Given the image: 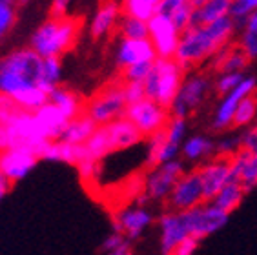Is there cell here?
Instances as JSON below:
<instances>
[{
  "label": "cell",
  "mask_w": 257,
  "mask_h": 255,
  "mask_svg": "<svg viewBox=\"0 0 257 255\" xmlns=\"http://www.w3.org/2000/svg\"><path fill=\"white\" fill-rule=\"evenodd\" d=\"M235 33L237 26L230 17L206 26H192L181 33L175 60L181 64L184 71L212 62L221 49L232 44Z\"/></svg>",
  "instance_id": "1"
},
{
  "label": "cell",
  "mask_w": 257,
  "mask_h": 255,
  "mask_svg": "<svg viewBox=\"0 0 257 255\" xmlns=\"http://www.w3.org/2000/svg\"><path fill=\"white\" fill-rule=\"evenodd\" d=\"M42 59L31 48L13 49L0 57V93L10 98L39 86Z\"/></svg>",
  "instance_id": "2"
},
{
  "label": "cell",
  "mask_w": 257,
  "mask_h": 255,
  "mask_svg": "<svg viewBox=\"0 0 257 255\" xmlns=\"http://www.w3.org/2000/svg\"><path fill=\"white\" fill-rule=\"evenodd\" d=\"M80 33V19L75 17H50L35 30L30 48L40 59H60L73 48Z\"/></svg>",
  "instance_id": "3"
},
{
  "label": "cell",
  "mask_w": 257,
  "mask_h": 255,
  "mask_svg": "<svg viewBox=\"0 0 257 255\" xmlns=\"http://www.w3.org/2000/svg\"><path fill=\"white\" fill-rule=\"evenodd\" d=\"M184 77L186 71L175 59H155L148 79L144 80L146 97L170 109L183 86Z\"/></svg>",
  "instance_id": "4"
},
{
  "label": "cell",
  "mask_w": 257,
  "mask_h": 255,
  "mask_svg": "<svg viewBox=\"0 0 257 255\" xmlns=\"http://www.w3.org/2000/svg\"><path fill=\"white\" fill-rule=\"evenodd\" d=\"M126 108H128V102L124 95V82L122 79H117L102 86L93 97L86 100L82 113L91 118L97 126H104L117 118H122Z\"/></svg>",
  "instance_id": "5"
},
{
  "label": "cell",
  "mask_w": 257,
  "mask_h": 255,
  "mask_svg": "<svg viewBox=\"0 0 257 255\" xmlns=\"http://www.w3.org/2000/svg\"><path fill=\"white\" fill-rule=\"evenodd\" d=\"M184 162L183 159H175V161L164 162L159 166L150 168L144 173L143 179V197H141V204L146 202H166V199L172 193L173 186L183 177Z\"/></svg>",
  "instance_id": "6"
},
{
  "label": "cell",
  "mask_w": 257,
  "mask_h": 255,
  "mask_svg": "<svg viewBox=\"0 0 257 255\" xmlns=\"http://www.w3.org/2000/svg\"><path fill=\"white\" fill-rule=\"evenodd\" d=\"M213 88L210 77L204 73H192L184 77V82L179 89L177 97L170 106V115L179 118H186L193 111H197L206 100L210 89Z\"/></svg>",
  "instance_id": "7"
},
{
  "label": "cell",
  "mask_w": 257,
  "mask_h": 255,
  "mask_svg": "<svg viewBox=\"0 0 257 255\" xmlns=\"http://www.w3.org/2000/svg\"><path fill=\"white\" fill-rule=\"evenodd\" d=\"M124 117L137 128L144 139H150L155 133L163 132L166 124L170 122V109L157 104L152 98H143L135 104H130L126 108Z\"/></svg>",
  "instance_id": "8"
},
{
  "label": "cell",
  "mask_w": 257,
  "mask_h": 255,
  "mask_svg": "<svg viewBox=\"0 0 257 255\" xmlns=\"http://www.w3.org/2000/svg\"><path fill=\"white\" fill-rule=\"evenodd\" d=\"M155 222L154 211L146 204L135 202L132 206L119 210L113 215V230L122 233L130 242H135L152 228Z\"/></svg>",
  "instance_id": "9"
},
{
  "label": "cell",
  "mask_w": 257,
  "mask_h": 255,
  "mask_svg": "<svg viewBox=\"0 0 257 255\" xmlns=\"http://www.w3.org/2000/svg\"><path fill=\"white\" fill-rule=\"evenodd\" d=\"M204 191L201 179H199L197 170H190L184 172L183 177L177 181V184L173 186L172 193L166 199V210L172 211H188L193 208L204 204Z\"/></svg>",
  "instance_id": "10"
},
{
  "label": "cell",
  "mask_w": 257,
  "mask_h": 255,
  "mask_svg": "<svg viewBox=\"0 0 257 255\" xmlns=\"http://www.w3.org/2000/svg\"><path fill=\"white\" fill-rule=\"evenodd\" d=\"M186 224H188L190 237L197 239L203 242L206 237L213 235L228 222L230 215L221 211L217 206H213L212 202H204L201 206L193 208V210L183 211Z\"/></svg>",
  "instance_id": "11"
},
{
  "label": "cell",
  "mask_w": 257,
  "mask_h": 255,
  "mask_svg": "<svg viewBox=\"0 0 257 255\" xmlns=\"http://www.w3.org/2000/svg\"><path fill=\"white\" fill-rule=\"evenodd\" d=\"M255 93H257L255 77L244 75V79H242L230 93L221 97V102H219V106L215 108V113H213L212 130H215V132H224L228 128H232L233 115H235V109H237L239 102H241L242 98H246Z\"/></svg>",
  "instance_id": "12"
},
{
  "label": "cell",
  "mask_w": 257,
  "mask_h": 255,
  "mask_svg": "<svg viewBox=\"0 0 257 255\" xmlns=\"http://www.w3.org/2000/svg\"><path fill=\"white\" fill-rule=\"evenodd\" d=\"M204 191V201L210 202L226 184L232 182V157L213 155L195 168Z\"/></svg>",
  "instance_id": "13"
},
{
  "label": "cell",
  "mask_w": 257,
  "mask_h": 255,
  "mask_svg": "<svg viewBox=\"0 0 257 255\" xmlns=\"http://www.w3.org/2000/svg\"><path fill=\"white\" fill-rule=\"evenodd\" d=\"M148 39L157 53V59H175L181 31L175 28L170 17L155 13L148 20Z\"/></svg>",
  "instance_id": "14"
},
{
  "label": "cell",
  "mask_w": 257,
  "mask_h": 255,
  "mask_svg": "<svg viewBox=\"0 0 257 255\" xmlns=\"http://www.w3.org/2000/svg\"><path fill=\"white\" fill-rule=\"evenodd\" d=\"M39 161V152L33 148L19 146L4 150V152H0V173L11 184H15V182L22 181L24 177L30 175Z\"/></svg>",
  "instance_id": "15"
},
{
  "label": "cell",
  "mask_w": 257,
  "mask_h": 255,
  "mask_svg": "<svg viewBox=\"0 0 257 255\" xmlns=\"http://www.w3.org/2000/svg\"><path fill=\"white\" fill-rule=\"evenodd\" d=\"M159 226V253L170 255L173 248L190 237L188 224L183 211L166 210L161 213L157 221Z\"/></svg>",
  "instance_id": "16"
},
{
  "label": "cell",
  "mask_w": 257,
  "mask_h": 255,
  "mask_svg": "<svg viewBox=\"0 0 257 255\" xmlns=\"http://www.w3.org/2000/svg\"><path fill=\"white\" fill-rule=\"evenodd\" d=\"M155 59H157V53H155L150 39H122L119 44V49H117V64H119L120 69L137 62H154Z\"/></svg>",
  "instance_id": "17"
},
{
  "label": "cell",
  "mask_w": 257,
  "mask_h": 255,
  "mask_svg": "<svg viewBox=\"0 0 257 255\" xmlns=\"http://www.w3.org/2000/svg\"><path fill=\"white\" fill-rule=\"evenodd\" d=\"M232 182H237L242 190L252 191L257 188V155L239 148L232 155Z\"/></svg>",
  "instance_id": "18"
},
{
  "label": "cell",
  "mask_w": 257,
  "mask_h": 255,
  "mask_svg": "<svg viewBox=\"0 0 257 255\" xmlns=\"http://www.w3.org/2000/svg\"><path fill=\"white\" fill-rule=\"evenodd\" d=\"M120 15H122V6L117 0H108V2H100L99 10L91 19L89 24V35L93 39H102L106 35L119 26Z\"/></svg>",
  "instance_id": "19"
},
{
  "label": "cell",
  "mask_w": 257,
  "mask_h": 255,
  "mask_svg": "<svg viewBox=\"0 0 257 255\" xmlns=\"http://www.w3.org/2000/svg\"><path fill=\"white\" fill-rule=\"evenodd\" d=\"M106 130H108L109 135V143H111V148L115 152H122V150H130V148H135L139 144H143L144 137L141 135L137 128L130 122L128 118H117L113 122L104 124Z\"/></svg>",
  "instance_id": "20"
},
{
  "label": "cell",
  "mask_w": 257,
  "mask_h": 255,
  "mask_svg": "<svg viewBox=\"0 0 257 255\" xmlns=\"http://www.w3.org/2000/svg\"><path fill=\"white\" fill-rule=\"evenodd\" d=\"M250 59L242 53L239 46H226L212 59V69L219 73H244Z\"/></svg>",
  "instance_id": "21"
},
{
  "label": "cell",
  "mask_w": 257,
  "mask_h": 255,
  "mask_svg": "<svg viewBox=\"0 0 257 255\" xmlns=\"http://www.w3.org/2000/svg\"><path fill=\"white\" fill-rule=\"evenodd\" d=\"M183 162H201L212 159L215 155V141L206 135H193L188 137L181 146Z\"/></svg>",
  "instance_id": "22"
},
{
  "label": "cell",
  "mask_w": 257,
  "mask_h": 255,
  "mask_svg": "<svg viewBox=\"0 0 257 255\" xmlns=\"http://www.w3.org/2000/svg\"><path fill=\"white\" fill-rule=\"evenodd\" d=\"M230 4L232 0H203L193 8V26H206L228 17Z\"/></svg>",
  "instance_id": "23"
},
{
  "label": "cell",
  "mask_w": 257,
  "mask_h": 255,
  "mask_svg": "<svg viewBox=\"0 0 257 255\" xmlns=\"http://www.w3.org/2000/svg\"><path fill=\"white\" fill-rule=\"evenodd\" d=\"M50 102L55 104L60 111L64 113V117L68 118V120H71V118L82 115L86 100H82V98L75 93V91H71V89L59 86V88H55L50 93Z\"/></svg>",
  "instance_id": "24"
},
{
  "label": "cell",
  "mask_w": 257,
  "mask_h": 255,
  "mask_svg": "<svg viewBox=\"0 0 257 255\" xmlns=\"http://www.w3.org/2000/svg\"><path fill=\"white\" fill-rule=\"evenodd\" d=\"M95 130H97V124L82 113V115L71 118V120L66 124L64 132H62V135H60L59 139L60 141H64V143H68V144L80 146V144H84L86 141L93 135Z\"/></svg>",
  "instance_id": "25"
},
{
  "label": "cell",
  "mask_w": 257,
  "mask_h": 255,
  "mask_svg": "<svg viewBox=\"0 0 257 255\" xmlns=\"http://www.w3.org/2000/svg\"><path fill=\"white\" fill-rule=\"evenodd\" d=\"M244 195H246V191L242 190L237 182H230L210 202H212L213 206H217L221 211H224L226 215H232L233 211L241 206Z\"/></svg>",
  "instance_id": "26"
},
{
  "label": "cell",
  "mask_w": 257,
  "mask_h": 255,
  "mask_svg": "<svg viewBox=\"0 0 257 255\" xmlns=\"http://www.w3.org/2000/svg\"><path fill=\"white\" fill-rule=\"evenodd\" d=\"M239 39L237 46L242 53L250 60L257 59V13H253L250 19L237 30Z\"/></svg>",
  "instance_id": "27"
},
{
  "label": "cell",
  "mask_w": 257,
  "mask_h": 255,
  "mask_svg": "<svg viewBox=\"0 0 257 255\" xmlns=\"http://www.w3.org/2000/svg\"><path fill=\"white\" fill-rule=\"evenodd\" d=\"M60 77H62V62H60V59H42L39 79L40 88L48 91V93H51L55 88L60 86Z\"/></svg>",
  "instance_id": "28"
},
{
  "label": "cell",
  "mask_w": 257,
  "mask_h": 255,
  "mask_svg": "<svg viewBox=\"0 0 257 255\" xmlns=\"http://www.w3.org/2000/svg\"><path fill=\"white\" fill-rule=\"evenodd\" d=\"M161 2L163 0H122L120 6H122L124 15L135 17V19L148 22L157 13Z\"/></svg>",
  "instance_id": "29"
},
{
  "label": "cell",
  "mask_w": 257,
  "mask_h": 255,
  "mask_svg": "<svg viewBox=\"0 0 257 255\" xmlns=\"http://www.w3.org/2000/svg\"><path fill=\"white\" fill-rule=\"evenodd\" d=\"M257 120V93L242 98L233 115L232 128H250Z\"/></svg>",
  "instance_id": "30"
},
{
  "label": "cell",
  "mask_w": 257,
  "mask_h": 255,
  "mask_svg": "<svg viewBox=\"0 0 257 255\" xmlns=\"http://www.w3.org/2000/svg\"><path fill=\"white\" fill-rule=\"evenodd\" d=\"M117 28H119L122 39H128V40L148 39V22L135 19V17L124 15Z\"/></svg>",
  "instance_id": "31"
},
{
  "label": "cell",
  "mask_w": 257,
  "mask_h": 255,
  "mask_svg": "<svg viewBox=\"0 0 257 255\" xmlns=\"http://www.w3.org/2000/svg\"><path fill=\"white\" fill-rule=\"evenodd\" d=\"M253 13H257V0H232L228 17L235 22L239 30Z\"/></svg>",
  "instance_id": "32"
},
{
  "label": "cell",
  "mask_w": 257,
  "mask_h": 255,
  "mask_svg": "<svg viewBox=\"0 0 257 255\" xmlns=\"http://www.w3.org/2000/svg\"><path fill=\"white\" fill-rule=\"evenodd\" d=\"M164 135H166V141L170 144L183 146V143L186 141V118L172 117L164 128Z\"/></svg>",
  "instance_id": "33"
},
{
  "label": "cell",
  "mask_w": 257,
  "mask_h": 255,
  "mask_svg": "<svg viewBox=\"0 0 257 255\" xmlns=\"http://www.w3.org/2000/svg\"><path fill=\"white\" fill-rule=\"evenodd\" d=\"M155 62V60H154ZM154 62H137V64H132L128 68L122 69V73H120V79L124 82H143L148 79L150 71H152V66Z\"/></svg>",
  "instance_id": "34"
},
{
  "label": "cell",
  "mask_w": 257,
  "mask_h": 255,
  "mask_svg": "<svg viewBox=\"0 0 257 255\" xmlns=\"http://www.w3.org/2000/svg\"><path fill=\"white\" fill-rule=\"evenodd\" d=\"M17 24V8L15 6L0 4V44L11 33Z\"/></svg>",
  "instance_id": "35"
},
{
  "label": "cell",
  "mask_w": 257,
  "mask_h": 255,
  "mask_svg": "<svg viewBox=\"0 0 257 255\" xmlns=\"http://www.w3.org/2000/svg\"><path fill=\"white\" fill-rule=\"evenodd\" d=\"M244 79V73H219V77L213 82V89L217 95H226L230 93L241 80Z\"/></svg>",
  "instance_id": "36"
},
{
  "label": "cell",
  "mask_w": 257,
  "mask_h": 255,
  "mask_svg": "<svg viewBox=\"0 0 257 255\" xmlns=\"http://www.w3.org/2000/svg\"><path fill=\"white\" fill-rule=\"evenodd\" d=\"M170 19H172V22L175 24V28L183 33V31H186L188 28L193 26V6L188 4V2H184Z\"/></svg>",
  "instance_id": "37"
},
{
  "label": "cell",
  "mask_w": 257,
  "mask_h": 255,
  "mask_svg": "<svg viewBox=\"0 0 257 255\" xmlns=\"http://www.w3.org/2000/svg\"><path fill=\"white\" fill-rule=\"evenodd\" d=\"M124 95H126V102H128V106L130 104L139 102V100H143V98H146L144 84L143 82H124Z\"/></svg>",
  "instance_id": "38"
},
{
  "label": "cell",
  "mask_w": 257,
  "mask_h": 255,
  "mask_svg": "<svg viewBox=\"0 0 257 255\" xmlns=\"http://www.w3.org/2000/svg\"><path fill=\"white\" fill-rule=\"evenodd\" d=\"M239 137H241V150H246L252 155H257V124L246 128Z\"/></svg>",
  "instance_id": "39"
},
{
  "label": "cell",
  "mask_w": 257,
  "mask_h": 255,
  "mask_svg": "<svg viewBox=\"0 0 257 255\" xmlns=\"http://www.w3.org/2000/svg\"><path fill=\"white\" fill-rule=\"evenodd\" d=\"M126 240H128V239H126V237H124L122 233L111 230L108 233V235H106V239L102 240V244H100V251H102L104 255L109 253V251H113L115 248H119L120 244H124Z\"/></svg>",
  "instance_id": "40"
},
{
  "label": "cell",
  "mask_w": 257,
  "mask_h": 255,
  "mask_svg": "<svg viewBox=\"0 0 257 255\" xmlns=\"http://www.w3.org/2000/svg\"><path fill=\"white\" fill-rule=\"evenodd\" d=\"M199 246H201V240L188 237V239H184L181 244L175 246L170 255H195V251L199 250Z\"/></svg>",
  "instance_id": "41"
},
{
  "label": "cell",
  "mask_w": 257,
  "mask_h": 255,
  "mask_svg": "<svg viewBox=\"0 0 257 255\" xmlns=\"http://www.w3.org/2000/svg\"><path fill=\"white\" fill-rule=\"evenodd\" d=\"M71 0H51L50 17H68V10Z\"/></svg>",
  "instance_id": "42"
},
{
  "label": "cell",
  "mask_w": 257,
  "mask_h": 255,
  "mask_svg": "<svg viewBox=\"0 0 257 255\" xmlns=\"http://www.w3.org/2000/svg\"><path fill=\"white\" fill-rule=\"evenodd\" d=\"M106 255H135V246H134V242L126 240L124 244H120L119 248H115L113 251H109V253H106Z\"/></svg>",
  "instance_id": "43"
},
{
  "label": "cell",
  "mask_w": 257,
  "mask_h": 255,
  "mask_svg": "<svg viewBox=\"0 0 257 255\" xmlns=\"http://www.w3.org/2000/svg\"><path fill=\"white\" fill-rule=\"evenodd\" d=\"M11 186H13V184H11V182L8 181V179L2 175V173H0V202H2V199H4V197L10 193Z\"/></svg>",
  "instance_id": "44"
},
{
  "label": "cell",
  "mask_w": 257,
  "mask_h": 255,
  "mask_svg": "<svg viewBox=\"0 0 257 255\" xmlns=\"http://www.w3.org/2000/svg\"><path fill=\"white\" fill-rule=\"evenodd\" d=\"M0 4H8V6H15V8H19V0H0Z\"/></svg>",
  "instance_id": "45"
},
{
  "label": "cell",
  "mask_w": 257,
  "mask_h": 255,
  "mask_svg": "<svg viewBox=\"0 0 257 255\" xmlns=\"http://www.w3.org/2000/svg\"><path fill=\"white\" fill-rule=\"evenodd\" d=\"M184 2H188V4H192L193 8H195V6H199L201 2H203V0H184Z\"/></svg>",
  "instance_id": "46"
},
{
  "label": "cell",
  "mask_w": 257,
  "mask_h": 255,
  "mask_svg": "<svg viewBox=\"0 0 257 255\" xmlns=\"http://www.w3.org/2000/svg\"><path fill=\"white\" fill-rule=\"evenodd\" d=\"M100 2H108V0H100Z\"/></svg>",
  "instance_id": "47"
}]
</instances>
